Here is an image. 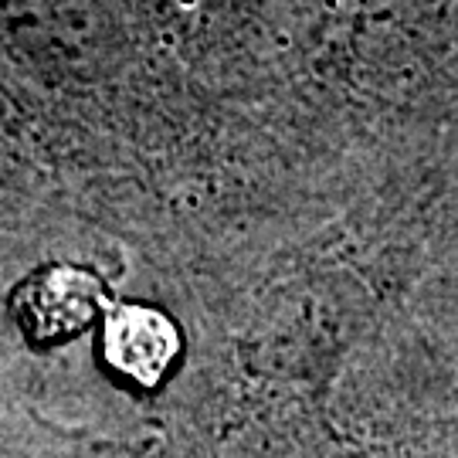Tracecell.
I'll return each instance as SVG.
<instances>
[{
	"mask_svg": "<svg viewBox=\"0 0 458 458\" xmlns=\"http://www.w3.org/2000/svg\"><path fill=\"white\" fill-rule=\"evenodd\" d=\"M102 353L115 374L140 387H157L181 353V336L164 312L149 306H123L106 319Z\"/></svg>",
	"mask_w": 458,
	"mask_h": 458,
	"instance_id": "6da1fadb",
	"label": "cell"
},
{
	"mask_svg": "<svg viewBox=\"0 0 458 458\" xmlns=\"http://www.w3.org/2000/svg\"><path fill=\"white\" fill-rule=\"evenodd\" d=\"M98 289L92 276L75 268L41 272L21 295V319L34 340L72 336L96 316Z\"/></svg>",
	"mask_w": 458,
	"mask_h": 458,
	"instance_id": "7a4b0ae2",
	"label": "cell"
}]
</instances>
